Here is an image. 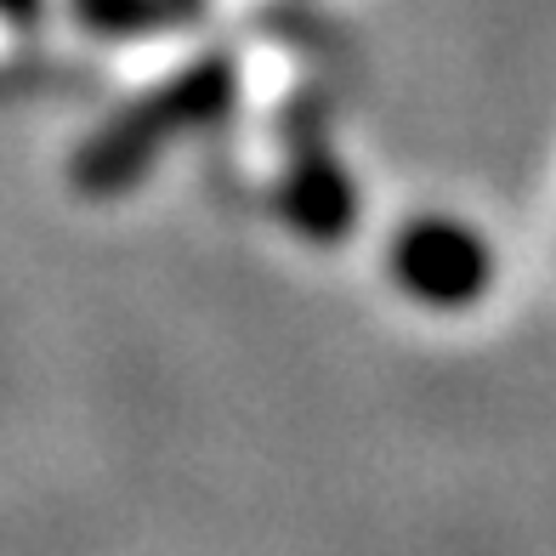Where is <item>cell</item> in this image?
Returning a JSON list of instances; mask_svg holds the SVG:
<instances>
[{"instance_id":"obj_4","label":"cell","mask_w":556,"mask_h":556,"mask_svg":"<svg viewBox=\"0 0 556 556\" xmlns=\"http://www.w3.org/2000/svg\"><path fill=\"white\" fill-rule=\"evenodd\" d=\"M74 23L97 40H148L205 17V0H68Z\"/></svg>"},{"instance_id":"obj_3","label":"cell","mask_w":556,"mask_h":556,"mask_svg":"<svg viewBox=\"0 0 556 556\" xmlns=\"http://www.w3.org/2000/svg\"><path fill=\"white\" fill-rule=\"evenodd\" d=\"M273 211L313 250H336L358 233L364 199H358V182H352L346 160L330 148V137L290 142L285 170L273 176Z\"/></svg>"},{"instance_id":"obj_1","label":"cell","mask_w":556,"mask_h":556,"mask_svg":"<svg viewBox=\"0 0 556 556\" xmlns=\"http://www.w3.org/2000/svg\"><path fill=\"white\" fill-rule=\"evenodd\" d=\"M233 109H239V68L233 58L205 52L182 68H170L148 91H137L131 103H119L74 148L68 182L86 199H125L170 160L176 142L216 131Z\"/></svg>"},{"instance_id":"obj_2","label":"cell","mask_w":556,"mask_h":556,"mask_svg":"<svg viewBox=\"0 0 556 556\" xmlns=\"http://www.w3.org/2000/svg\"><path fill=\"white\" fill-rule=\"evenodd\" d=\"M387 278L426 313H471L494 290L500 256L477 222L454 211H415L387 239Z\"/></svg>"},{"instance_id":"obj_5","label":"cell","mask_w":556,"mask_h":556,"mask_svg":"<svg viewBox=\"0 0 556 556\" xmlns=\"http://www.w3.org/2000/svg\"><path fill=\"white\" fill-rule=\"evenodd\" d=\"M52 17V0H0V29L12 35H40Z\"/></svg>"}]
</instances>
